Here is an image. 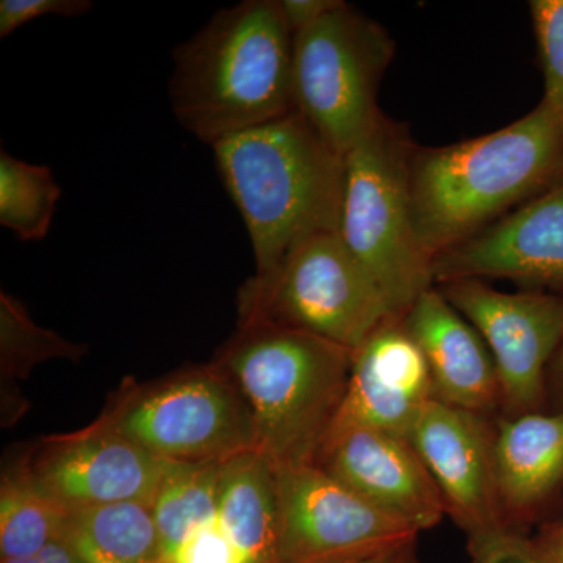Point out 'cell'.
<instances>
[{
  "instance_id": "obj_1",
  "label": "cell",
  "mask_w": 563,
  "mask_h": 563,
  "mask_svg": "<svg viewBox=\"0 0 563 563\" xmlns=\"http://www.w3.org/2000/svg\"><path fill=\"white\" fill-rule=\"evenodd\" d=\"M563 179V117L543 101L520 120L442 147L413 144L415 231L433 258Z\"/></svg>"
},
{
  "instance_id": "obj_2",
  "label": "cell",
  "mask_w": 563,
  "mask_h": 563,
  "mask_svg": "<svg viewBox=\"0 0 563 563\" xmlns=\"http://www.w3.org/2000/svg\"><path fill=\"white\" fill-rule=\"evenodd\" d=\"M295 36L279 0H243L217 11L173 51L174 118L214 146L296 111Z\"/></svg>"
},
{
  "instance_id": "obj_3",
  "label": "cell",
  "mask_w": 563,
  "mask_h": 563,
  "mask_svg": "<svg viewBox=\"0 0 563 563\" xmlns=\"http://www.w3.org/2000/svg\"><path fill=\"white\" fill-rule=\"evenodd\" d=\"M211 151L246 225L257 276L274 272L310 236L340 231L346 161L299 111Z\"/></svg>"
},
{
  "instance_id": "obj_4",
  "label": "cell",
  "mask_w": 563,
  "mask_h": 563,
  "mask_svg": "<svg viewBox=\"0 0 563 563\" xmlns=\"http://www.w3.org/2000/svg\"><path fill=\"white\" fill-rule=\"evenodd\" d=\"M354 352L269 321L239 322L213 362L254 418L258 451L274 468L314 465L346 396Z\"/></svg>"
},
{
  "instance_id": "obj_5",
  "label": "cell",
  "mask_w": 563,
  "mask_h": 563,
  "mask_svg": "<svg viewBox=\"0 0 563 563\" xmlns=\"http://www.w3.org/2000/svg\"><path fill=\"white\" fill-rule=\"evenodd\" d=\"M409 133L387 117L346 155L340 236L402 318L433 287L432 261L415 231Z\"/></svg>"
},
{
  "instance_id": "obj_6",
  "label": "cell",
  "mask_w": 563,
  "mask_h": 563,
  "mask_svg": "<svg viewBox=\"0 0 563 563\" xmlns=\"http://www.w3.org/2000/svg\"><path fill=\"white\" fill-rule=\"evenodd\" d=\"M95 422L166 462L222 463L258 450L250 406L214 362L122 385Z\"/></svg>"
},
{
  "instance_id": "obj_7",
  "label": "cell",
  "mask_w": 563,
  "mask_h": 563,
  "mask_svg": "<svg viewBox=\"0 0 563 563\" xmlns=\"http://www.w3.org/2000/svg\"><path fill=\"white\" fill-rule=\"evenodd\" d=\"M396 318L339 232L310 236L274 272L254 274L239 291V322H276L352 352Z\"/></svg>"
},
{
  "instance_id": "obj_8",
  "label": "cell",
  "mask_w": 563,
  "mask_h": 563,
  "mask_svg": "<svg viewBox=\"0 0 563 563\" xmlns=\"http://www.w3.org/2000/svg\"><path fill=\"white\" fill-rule=\"evenodd\" d=\"M395 49L379 22L343 0L296 33V111L340 154L346 155L384 117L377 95Z\"/></svg>"
},
{
  "instance_id": "obj_9",
  "label": "cell",
  "mask_w": 563,
  "mask_h": 563,
  "mask_svg": "<svg viewBox=\"0 0 563 563\" xmlns=\"http://www.w3.org/2000/svg\"><path fill=\"white\" fill-rule=\"evenodd\" d=\"M279 563L365 558L413 542V528L380 512L317 465L276 470Z\"/></svg>"
},
{
  "instance_id": "obj_10",
  "label": "cell",
  "mask_w": 563,
  "mask_h": 563,
  "mask_svg": "<svg viewBox=\"0 0 563 563\" xmlns=\"http://www.w3.org/2000/svg\"><path fill=\"white\" fill-rule=\"evenodd\" d=\"M439 290L490 350L507 412H533L543 401L548 365L563 342L562 296L499 291L479 279L446 282Z\"/></svg>"
},
{
  "instance_id": "obj_11",
  "label": "cell",
  "mask_w": 563,
  "mask_h": 563,
  "mask_svg": "<svg viewBox=\"0 0 563 563\" xmlns=\"http://www.w3.org/2000/svg\"><path fill=\"white\" fill-rule=\"evenodd\" d=\"M21 463L41 490L76 509L114 503L152 506L168 462L91 422L79 432L47 437Z\"/></svg>"
},
{
  "instance_id": "obj_12",
  "label": "cell",
  "mask_w": 563,
  "mask_h": 563,
  "mask_svg": "<svg viewBox=\"0 0 563 563\" xmlns=\"http://www.w3.org/2000/svg\"><path fill=\"white\" fill-rule=\"evenodd\" d=\"M407 442L470 539L509 529L496 485L493 437L479 415L432 398L415 418Z\"/></svg>"
},
{
  "instance_id": "obj_13",
  "label": "cell",
  "mask_w": 563,
  "mask_h": 563,
  "mask_svg": "<svg viewBox=\"0 0 563 563\" xmlns=\"http://www.w3.org/2000/svg\"><path fill=\"white\" fill-rule=\"evenodd\" d=\"M433 284L509 279L563 287V179L484 231L437 255Z\"/></svg>"
},
{
  "instance_id": "obj_14",
  "label": "cell",
  "mask_w": 563,
  "mask_h": 563,
  "mask_svg": "<svg viewBox=\"0 0 563 563\" xmlns=\"http://www.w3.org/2000/svg\"><path fill=\"white\" fill-rule=\"evenodd\" d=\"M314 465L380 512L421 532L439 525L446 507L409 442L361 426L332 429Z\"/></svg>"
},
{
  "instance_id": "obj_15",
  "label": "cell",
  "mask_w": 563,
  "mask_h": 563,
  "mask_svg": "<svg viewBox=\"0 0 563 563\" xmlns=\"http://www.w3.org/2000/svg\"><path fill=\"white\" fill-rule=\"evenodd\" d=\"M432 398L424 354L396 318L354 351L346 396L332 429L361 426L407 440L415 418Z\"/></svg>"
},
{
  "instance_id": "obj_16",
  "label": "cell",
  "mask_w": 563,
  "mask_h": 563,
  "mask_svg": "<svg viewBox=\"0 0 563 563\" xmlns=\"http://www.w3.org/2000/svg\"><path fill=\"white\" fill-rule=\"evenodd\" d=\"M401 320L428 362L433 398L473 413L501 401L490 350L439 288L422 292Z\"/></svg>"
},
{
  "instance_id": "obj_17",
  "label": "cell",
  "mask_w": 563,
  "mask_h": 563,
  "mask_svg": "<svg viewBox=\"0 0 563 563\" xmlns=\"http://www.w3.org/2000/svg\"><path fill=\"white\" fill-rule=\"evenodd\" d=\"M493 461L503 510L521 514L542 501L563 479V412L503 421Z\"/></svg>"
},
{
  "instance_id": "obj_18",
  "label": "cell",
  "mask_w": 563,
  "mask_h": 563,
  "mask_svg": "<svg viewBox=\"0 0 563 563\" xmlns=\"http://www.w3.org/2000/svg\"><path fill=\"white\" fill-rule=\"evenodd\" d=\"M217 520L251 563H279L276 468L262 451L221 463Z\"/></svg>"
},
{
  "instance_id": "obj_19",
  "label": "cell",
  "mask_w": 563,
  "mask_h": 563,
  "mask_svg": "<svg viewBox=\"0 0 563 563\" xmlns=\"http://www.w3.org/2000/svg\"><path fill=\"white\" fill-rule=\"evenodd\" d=\"M62 543L84 563H161L157 526L143 503L69 509Z\"/></svg>"
},
{
  "instance_id": "obj_20",
  "label": "cell",
  "mask_w": 563,
  "mask_h": 563,
  "mask_svg": "<svg viewBox=\"0 0 563 563\" xmlns=\"http://www.w3.org/2000/svg\"><path fill=\"white\" fill-rule=\"evenodd\" d=\"M69 509L46 495L22 463L3 472L0 484V558L18 561L62 543Z\"/></svg>"
},
{
  "instance_id": "obj_21",
  "label": "cell",
  "mask_w": 563,
  "mask_h": 563,
  "mask_svg": "<svg viewBox=\"0 0 563 563\" xmlns=\"http://www.w3.org/2000/svg\"><path fill=\"white\" fill-rule=\"evenodd\" d=\"M221 463H166L152 515L161 543V563L185 539L217 521Z\"/></svg>"
},
{
  "instance_id": "obj_22",
  "label": "cell",
  "mask_w": 563,
  "mask_h": 563,
  "mask_svg": "<svg viewBox=\"0 0 563 563\" xmlns=\"http://www.w3.org/2000/svg\"><path fill=\"white\" fill-rule=\"evenodd\" d=\"M62 198L49 166L0 152V225L21 242L46 239Z\"/></svg>"
},
{
  "instance_id": "obj_23",
  "label": "cell",
  "mask_w": 563,
  "mask_h": 563,
  "mask_svg": "<svg viewBox=\"0 0 563 563\" xmlns=\"http://www.w3.org/2000/svg\"><path fill=\"white\" fill-rule=\"evenodd\" d=\"M87 344L73 343L60 333L41 328L20 299L0 292V369L2 379L20 380L41 362L66 358L81 361Z\"/></svg>"
},
{
  "instance_id": "obj_24",
  "label": "cell",
  "mask_w": 563,
  "mask_h": 563,
  "mask_svg": "<svg viewBox=\"0 0 563 563\" xmlns=\"http://www.w3.org/2000/svg\"><path fill=\"white\" fill-rule=\"evenodd\" d=\"M544 79L542 101L563 117V0L529 3Z\"/></svg>"
},
{
  "instance_id": "obj_25",
  "label": "cell",
  "mask_w": 563,
  "mask_h": 563,
  "mask_svg": "<svg viewBox=\"0 0 563 563\" xmlns=\"http://www.w3.org/2000/svg\"><path fill=\"white\" fill-rule=\"evenodd\" d=\"M162 563H251L232 542L220 523L203 526L173 551Z\"/></svg>"
},
{
  "instance_id": "obj_26",
  "label": "cell",
  "mask_w": 563,
  "mask_h": 563,
  "mask_svg": "<svg viewBox=\"0 0 563 563\" xmlns=\"http://www.w3.org/2000/svg\"><path fill=\"white\" fill-rule=\"evenodd\" d=\"M91 10L90 0H0V38L38 18H79Z\"/></svg>"
},
{
  "instance_id": "obj_27",
  "label": "cell",
  "mask_w": 563,
  "mask_h": 563,
  "mask_svg": "<svg viewBox=\"0 0 563 563\" xmlns=\"http://www.w3.org/2000/svg\"><path fill=\"white\" fill-rule=\"evenodd\" d=\"M470 553L474 563H544L536 544L510 529L472 537Z\"/></svg>"
},
{
  "instance_id": "obj_28",
  "label": "cell",
  "mask_w": 563,
  "mask_h": 563,
  "mask_svg": "<svg viewBox=\"0 0 563 563\" xmlns=\"http://www.w3.org/2000/svg\"><path fill=\"white\" fill-rule=\"evenodd\" d=\"M279 3L288 27L295 36L335 10L342 0H279Z\"/></svg>"
},
{
  "instance_id": "obj_29",
  "label": "cell",
  "mask_w": 563,
  "mask_h": 563,
  "mask_svg": "<svg viewBox=\"0 0 563 563\" xmlns=\"http://www.w3.org/2000/svg\"><path fill=\"white\" fill-rule=\"evenodd\" d=\"M415 544H417V540L399 544V547L390 548V550L380 551V553L365 555V558L328 563H420L418 562Z\"/></svg>"
},
{
  "instance_id": "obj_30",
  "label": "cell",
  "mask_w": 563,
  "mask_h": 563,
  "mask_svg": "<svg viewBox=\"0 0 563 563\" xmlns=\"http://www.w3.org/2000/svg\"><path fill=\"white\" fill-rule=\"evenodd\" d=\"M2 563H84L65 543H52L44 548L40 554L18 561H2Z\"/></svg>"
},
{
  "instance_id": "obj_31",
  "label": "cell",
  "mask_w": 563,
  "mask_h": 563,
  "mask_svg": "<svg viewBox=\"0 0 563 563\" xmlns=\"http://www.w3.org/2000/svg\"><path fill=\"white\" fill-rule=\"evenodd\" d=\"M544 563H563V533L554 542L537 547Z\"/></svg>"
},
{
  "instance_id": "obj_32",
  "label": "cell",
  "mask_w": 563,
  "mask_h": 563,
  "mask_svg": "<svg viewBox=\"0 0 563 563\" xmlns=\"http://www.w3.org/2000/svg\"><path fill=\"white\" fill-rule=\"evenodd\" d=\"M554 377L563 385V342L553 358Z\"/></svg>"
}]
</instances>
